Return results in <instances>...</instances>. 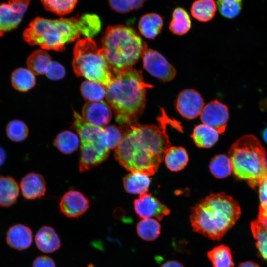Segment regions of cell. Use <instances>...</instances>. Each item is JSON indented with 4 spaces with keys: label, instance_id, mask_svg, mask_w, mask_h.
I'll return each instance as SVG.
<instances>
[{
    "label": "cell",
    "instance_id": "1",
    "mask_svg": "<svg viewBox=\"0 0 267 267\" xmlns=\"http://www.w3.org/2000/svg\"><path fill=\"white\" fill-rule=\"evenodd\" d=\"M158 124L144 125L136 122L120 126L122 140L115 149L118 163L130 172L148 176L154 175L171 147L166 130L168 125L182 130L180 123L170 118L163 108Z\"/></svg>",
    "mask_w": 267,
    "mask_h": 267
},
{
    "label": "cell",
    "instance_id": "2",
    "mask_svg": "<svg viewBox=\"0 0 267 267\" xmlns=\"http://www.w3.org/2000/svg\"><path fill=\"white\" fill-rule=\"evenodd\" d=\"M101 28V20L94 14L56 20L37 17L24 31L23 38L30 45H37L43 49L61 52L65 49L66 44L74 41L81 35L91 38Z\"/></svg>",
    "mask_w": 267,
    "mask_h": 267
},
{
    "label": "cell",
    "instance_id": "3",
    "mask_svg": "<svg viewBox=\"0 0 267 267\" xmlns=\"http://www.w3.org/2000/svg\"><path fill=\"white\" fill-rule=\"evenodd\" d=\"M153 85L146 83L141 70L131 68L114 75L106 87V99L121 125L136 122L146 104V89Z\"/></svg>",
    "mask_w": 267,
    "mask_h": 267
},
{
    "label": "cell",
    "instance_id": "4",
    "mask_svg": "<svg viewBox=\"0 0 267 267\" xmlns=\"http://www.w3.org/2000/svg\"><path fill=\"white\" fill-rule=\"evenodd\" d=\"M241 215L238 202L224 193L210 194L191 209L194 231L219 240L235 224Z\"/></svg>",
    "mask_w": 267,
    "mask_h": 267
},
{
    "label": "cell",
    "instance_id": "5",
    "mask_svg": "<svg viewBox=\"0 0 267 267\" xmlns=\"http://www.w3.org/2000/svg\"><path fill=\"white\" fill-rule=\"evenodd\" d=\"M102 49L115 75L132 68L147 48L137 32L124 25L108 26L102 37Z\"/></svg>",
    "mask_w": 267,
    "mask_h": 267
},
{
    "label": "cell",
    "instance_id": "6",
    "mask_svg": "<svg viewBox=\"0 0 267 267\" xmlns=\"http://www.w3.org/2000/svg\"><path fill=\"white\" fill-rule=\"evenodd\" d=\"M228 155L234 175L248 180L251 187H258L267 177L266 152L255 136L240 137L232 145Z\"/></svg>",
    "mask_w": 267,
    "mask_h": 267
},
{
    "label": "cell",
    "instance_id": "7",
    "mask_svg": "<svg viewBox=\"0 0 267 267\" xmlns=\"http://www.w3.org/2000/svg\"><path fill=\"white\" fill-rule=\"evenodd\" d=\"M73 71L78 77L98 82L105 87L114 79L102 48L90 38L77 41L73 50Z\"/></svg>",
    "mask_w": 267,
    "mask_h": 267
},
{
    "label": "cell",
    "instance_id": "8",
    "mask_svg": "<svg viewBox=\"0 0 267 267\" xmlns=\"http://www.w3.org/2000/svg\"><path fill=\"white\" fill-rule=\"evenodd\" d=\"M110 153L108 143L104 141L81 142L79 169L88 171L105 161Z\"/></svg>",
    "mask_w": 267,
    "mask_h": 267
},
{
    "label": "cell",
    "instance_id": "9",
    "mask_svg": "<svg viewBox=\"0 0 267 267\" xmlns=\"http://www.w3.org/2000/svg\"><path fill=\"white\" fill-rule=\"evenodd\" d=\"M30 0H9L0 4V36L16 28L26 12Z\"/></svg>",
    "mask_w": 267,
    "mask_h": 267
},
{
    "label": "cell",
    "instance_id": "10",
    "mask_svg": "<svg viewBox=\"0 0 267 267\" xmlns=\"http://www.w3.org/2000/svg\"><path fill=\"white\" fill-rule=\"evenodd\" d=\"M142 57L145 69L160 80L168 82L175 77V68L157 51L147 48Z\"/></svg>",
    "mask_w": 267,
    "mask_h": 267
},
{
    "label": "cell",
    "instance_id": "11",
    "mask_svg": "<svg viewBox=\"0 0 267 267\" xmlns=\"http://www.w3.org/2000/svg\"><path fill=\"white\" fill-rule=\"evenodd\" d=\"M229 117L227 106L217 100L204 106L200 114L203 124L214 129L220 134L224 132Z\"/></svg>",
    "mask_w": 267,
    "mask_h": 267
},
{
    "label": "cell",
    "instance_id": "12",
    "mask_svg": "<svg viewBox=\"0 0 267 267\" xmlns=\"http://www.w3.org/2000/svg\"><path fill=\"white\" fill-rule=\"evenodd\" d=\"M137 215L141 218L154 217L162 220L170 213V210L151 194H141L134 202Z\"/></svg>",
    "mask_w": 267,
    "mask_h": 267
},
{
    "label": "cell",
    "instance_id": "13",
    "mask_svg": "<svg viewBox=\"0 0 267 267\" xmlns=\"http://www.w3.org/2000/svg\"><path fill=\"white\" fill-rule=\"evenodd\" d=\"M204 101L199 93L193 89H186L178 95L176 108L183 117L188 119L196 118L204 108Z\"/></svg>",
    "mask_w": 267,
    "mask_h": 267
},
{
    "label": "cell",
    "instance_id": "14",
    "mask_svg": "<svg viewBox=\"0 0 267 267\" xmlns=\"http://www.w3.org/2000/svg\"><path fill=\"white\" fill-rule=\"evenodd\" d=\"M61 212L69 218H77L89 207L88 198L77 190H70L61 198L59 204Z\"/></svg>",
    "mask_w": 267,
    "mask_h": 267
},
{
    "label": "cell",
    "instance_id": "15",
    "mask_svg": "<svg viewBox=\"0 0 267 267\" xmlns=\"http://www.w3.org/2000/svg\"><path fill=\"white\" fill-rule=\"evenodd\" d=\"M82 117L87 122L104 127L111 121L112 111L108 104L103 101H88L83 107Z\"/></svg>",
    "mask_w": 267,
    "mask_h": 267
},
{
    "label": "cell",
    "instance_id": "16",
    "mask_svg": "<svg viewBox=\"0 0 267 267\" xmlns=\"http://www.w3.org/2000/svg\"><path fill=\"white\" fill-rule=\"evenodd\" d=\"M20 188L23 196L29 200L40 199L44 196L46 191L44 178L34 172L29 173L22 178Z\"/></svg>",
    "mask_w": 267,
    "mask_h": 267
},
{
    "label": "cell",
    "instance_id": "17",
    "mask_svg": "<svg viewBox=\"0 0 267 267\" xmlns=\"http://www.w3.org/2000/svg\"><path fill=\"white\" fill-rule=\"evenodd\" d=\"M35 241L39 250L45 253H52L61 247L60 239L55 230L51 226L44 225L37 232Z\"/></svg>",
    "mask_w": 267,
    "mask_h": 267
},
{
    "label": "cell",
    "instance_id": "18",
    "mask_svg": "<svg viewBox=\"0 0 267 267\" xmlns=\"http://www.w3.org/2000/svg\"><path fill=\"white\" fill-rule=\"evenodd\" d=\"M6 241L12 248L22 250L29 247L32 242V232L27 226L18 224L11 226L7 233Z\"/></svg>",
    "mask_w": 267,
    "mask_h": 267
},
{
    "label": "cell",
    "instance_id": "19",
    "mask_svg": "<svg viewBox=\"0 0 267 267\" xmlns=\"http://www.w3.org/2000/svg\"><path fill=\"white\" fill-rule=\"evenodd\" d=\"M19 195V186L10 176L0 175V206L8 207L14 204Z\"/></svg>",
    "mask_w": 267,
    "mask_h": 267
},
{
    "label": "cell",
    "instance_id": "20",
    "mask_svg": "<svg viewBox=\"0 0 267 267\" xmlns=\"http://www.w3.org/2000/svg\"><path fill=\"white\" fill-rule=\"evenodd\" d=\"M125 190L130 194H141L148 190L150 179L148 176L139 172H130L123 179Z\"/></svg>",
    "mask_w": 267,
    "mask_h": 267
},
{
    "label": "cell",
    "instance_id": "21",
    "mask_svg": "<svg viewBox=\"0 0 267 267\" xmlns=\"http://www.w3.org/2000/svg\"><path fill=\"white\" fill-rule=\"evenodd\" d=\"M218 134L214 129L202 124L194 128L191 137L198 147L209 148L218 141Z\"/></svg>",
    "mask_w": 267,
    "mask_h": 267
},
{
    "label": "cell",
    "instance_id": "22",
    "mask_svg": "<svg viewBox=\"0 0 267 267\" xmlns=\"http://www.w3.org/2000/svg\"><path fill=\"white\" fill-rule=\"evenodd\" d=\"M163 21L160 15L154 13H147L140 19L138 28L140 33L148 39L155 38L161 32Z\"/></svg>",
    "mask_w": 267,
    "mask_h": 267
},
{
    "label": "cell",
    "instance_id": "23",
    "mask_svg": "<svg viewBox=\"0 0 267 267\" xmlns=\"http://www.w3.org/2000/svg\"><path fill=\"white\" fill-rule=\"evenodd\" d=\"M52 63L50 56L43 50L34 51L28 57L26 62L28 69L34 75L46 74Z\"/></svg>",
    "mask_w": 267,
    "mask_h": 267
},
{
    "label": "cell",
    "instance_id": "24",
    "mask_svg": "<svg viewBox=\"0 0 267 267\" xmlns=\"http://www.w3.org/2000/svg\"><path fill=\"white\" fill-rule=\"evenodd\" d=\"M188 160L187 152L185 149L182 147H170L164 157L166 166L173 172L179 171L184 168Z\"/></svg>",
    "mask_w": 267,
    "mask_h": 267
},
{
    "label": "cell",
    "instance_id": "25",
    "mask_svg": "<svg viewBox=\"0 0 267 267\" xmlns=\"http://www.w3.org/2000/svg\"><path fill=\"white\" fill-rule=\"evenodd\" d=\"M11 84L13 88L20 92H27L35 85V75L28 69L18 68L12 73Z\"/></svg>",
    "mask_w": 267,
    "mask_h": 267
},
{
    "label": "cell",
    "instance_id": "26",
    "mask_svg": "<svg viewBox=\"0 0 267 267\" xmlns=\"http://www.w3.org/2000/svg\"><path fill=\"white\" fill-rule=\"evenodd\" d=\"M216 9L214 0H197L191 6V13L198 21L206 22L213 19Z\"/></svg>",
    "mask_w": 267,
    "mask_h": 267
},
{
    "label": "cell",
    "instance_id": "27",
    "mask_svg": "<svg viewBox=\"0 0 267 267\" xmlns=\"http://www.w3.org/2000/svg\"><path fill=\"white\" fill-rule=\"evenodd\" d=\"M191 27L190 18L187 11L181 7L175 8L169 24L170 30L176 35H182L187 33Z\"/></svg>",
    "mask_w": 267,
    "mask_h": 267
},
{
    "label": "cell",
    "instance_id": "28",
    "mask_svg": "<svg viewBox=\"0 0 267 267\" xmlns=\"http://www.w3.org/2000/svg\"><path fill=\"white\" fill-rule=\"evenodd\" d=\"M207 257L213 267H233L234 262L230 248L225 245L215 247L207 252Z\"/></svg>",
    "mask_w": 267,
    "mask_h": 267
},
{
    "label": "cell",
    "instance_id": "29",
    "mask_svg": "<svg viewBox=\"0 0 267 267\" xmlns=\"http://www.w3.org/2000/svg\"><path fill=\"white\" fill-rule=\"evenodd\" d=\"M79 143L78 135L70 131L61 132L54 141V144L58 150L65 154L75 152L78 149Z\"/></svg>",
    "mask_w": 267,
    "mask_h": 267
},
{
    "label": "cell",
    "instance_id": "30",
    "mask_svg": "<svg viewBox=\"0 0 267 267\" xmlns=\"http://www.w3.org/2000/svg\"><path fill=\"white\" fill-rule=\"evenodd\" d=\"M80 90L83 97L88 101H102L106 97V87L95 81H84L81 84Z\"/></svg>",
    "mask_w": 267,
    "mask_h": 267
},
{
    "label": "cell",
    "instance_id": "31",
    "mask_svg": "<svg viewBox=\"0 0 267 267\" xmlns=\"http://www.w3.org/2000/svg\"><path fill=\"white\" fill-rule=\"evenodd\" d=\"M136 231L140 238L145 241H152L160 235L161 226L154 219H143L137 223Z\"/></svg>",
    "mask_w": 267,
    "mask_h": 267
},
{
    "label": "cell",
    "instance_id": "32",
    "mask_svg": "<svg viewBox=\"0 0 267 267\" xmlns=\"http://www.w3.org/2000/svg\"><path fill=\"white\" fill-rule=\"evenodd\" d=\"M209 169L212 174L216 178H226L232 171L229 157L224 154L214 156L210 163Z\"/></svg>",
    "mask_w": 267,
    "mask_h": 267
},
{
    "label": "cell",
    "instance_id": "33",
    "mask_svg": "<svg viewBox=\"0 0 267 267\" xmlns=\"http://www.w3.org/2000/svg\"><path fill=\"white\" fill-rule=\"evenodd\" d=\"M251 228L260 254L267 262V231L258 220L251 222Z\"/></svg>",
    "mask_w": 267,
    "mask_h": 267
},
{
    "label": "cell",
    "instance_id": "34",
    "mask_svg": "<svg viewBox=\"0 0 267 267\" xmlns=\"http://www.w3.org/2000/svg\"><path fill=\"white\" fill-rule=\"evenodd\" d=\"M78 0H41L44 8L59 15L70 13L75 7Z\"/></svg>",
    "mask_w": 267,
    "mask_h": 267
},
{
    "label": "cell",
    "instance_id": "35",
    "mask_svg": "<svg viewBox=\"0 0 267 267\" xmlns=\"http://www.w3.org/2000/svg\"><path fill=\"white\" fill-rule=\"evenodd\" d=\"M6 132L9 139L14 142H19L24 140L29 134L27 125L19 120L9 122L6 128Z\"/></svg>",
    "mask_w": 267,
    "mask_h": 267
},
{
    "label": "cell",
    "instance_id": "36",
    "mask_svg": "<svg viewBox=\"0 0 267 267\" xmlns=\"http://www.w3.org/2000/svg\"><path fill=\"white\" fill-rule=\"evenodd\" d=\"M217 7L223 17L233 19L240 13L242 6V0H217Z\"/></svg>",
    "mask_w": 267,
    "mask_h": 267
},
{
    "label": "cell",
    "instance_id": "37",
    "mask_svg": "<svg viewBox=\"0 0 267 267\" xmlns=\"http://www.w3.org/2000/svg\"><path fill=\"white\" fill-rule=\"evenodd\" d=\"M111 7L117 12L128 13L143 7L147 0H108Z\"/></svg>",
    "mask_w": 267,
    "mask_h": 267
},
{
    "label": "cell",
    "instance_id": "38",
    "mask_svg": "<svg viewBox=\"0 0 267 267\" xmlns=\"http://www.w3.org/2000/svg\"><path fill=\"white\" fill-rule=\"evenodd\" d=\"M107 134L108 146L111 149H115L120 143L122 139V132L119 127L115 125H108L105 128Z\"/></svg>",
    "mask_w": 267,
    "mask_h": 267
},
{
    "label": "cell",
    "instance_id": "39",
    "mask_svg": "<svg viewBox=\"0 0 267 267\" xmlns=\"http://www.w3.org/2000/svg\"><path fill=\"white\" fill-rule=\"evenodd\" d=\"M65 69L61 64L57 62L52 61L46 75L51 80H58L62 79L65 76Z\"/></svg>",
    "mask_w": 267,
    "mask_h": 267
},
{
    "label": "cell",
    "instance_id": "40",
    "mask_svg": "<svg viewBox=\"0 0 267 267\" xmlns=\"http://www.w3.org/2000/svg\"><path fill=\"white\" fill-rule=\"evenodd\" d=\"M260 201L259 208L267 212V177L258 186Z\"/></svg>",
    "mask_w": 267,
    "mask_h": 267
},
{
    "label": "cell",
    "instance_id": "41",
    "mask_svg": "<svg viewBox=\"0 0 267 267\" xmlns=\"http://www.w3.org/2000/svg\"><path fill=\"white\" fill-rule=\"evenodd\" d=\"M32 267H56L52 258L48 256H40L34 260Z\"/></svg>",
    "mask_w": 267,
    "mask_h": 267
},
{
    "label": "cell",
    "instance_id": "42",
    "mask_svg": "<svg viewBox=\"0 0 267 267\" xmlns=\"http://www.w3.org/2000/svg\"><path fill=\"white\" fill-rule=\"evenodd\" d=\"M258 220L267 231V212L259 208Z\"/></svg>",
    "mask_w": 267,
    "mask_h": 267
},
{
    "label": "cell",
    "instance_id": "43",
    "mask_svg": "<svg viewBox=\"0 0 267 267\" xmlns=\"http://www.w3.org/2000/svg\"><path fill=\"white\" fill-rule=\"evenodd\" d=\"M161 267H185L179 262L176 260H170L164 263Z\"/></svg>",
    "mask_w": 267,
    "mask_h": 267
},
{
    "label": "cell",
    "instance_id": "44",
    "mask_svg": "<svg viewBox=\"0 0 267 267\" xmlns=\"http://www.w3.org/2000/svg\"><path fill=\"white\" fill-rule=\"evenodd\" d=\"M239 267H260L259 265L257 263L251 262V261H247L241 263L239 266Z\"/></svg>",
    "mask_w": 267,
    "mask_h": 267
},
{
    "label": "cell",
    "instance_id": "45",
    "mask_svg": "<svg viewBox=\"0 0 267 267\" xmlns=\"http://www.w3.org/2000/svg\"><path fill=\"white\" fill-rule=\"evenodd\" d=\"M6 156L5 150L0 146V167L4 163L6 159Z\"/></svg>",
    "mask_w": 267,
    "mask_h": 267
},
{
    "label": "cell",
    "instance_id": "46",
    "mask_svg": "<svg viewBox=\"0 0 267 267\" xmlns=\"http://www.w3.org/2000/svg\"><path fill=\"white\" fill-rule=\"evenodd\" d=\"M263 137L265 140V141L267 143V126L266 127V128L264 129L263 131Z\"/></svg>",
    "mask_w": 267,
    "mask_h": 267
},
{
    "label": "cell",
    "instance_id": "47",
    "mask_svg": "<svg viewBox=\"0 0 267 267\" xmlns=\"http://www.w3.org/2000/svg\"><path fill=\"white\" fill-rule=\"evenodd\" d=\"M88 267H94L93 266V265H92V264H89V266H88Z\"/></svg>",
    "mask_w": 267,
    "mask_h": 267
}]
</instances>
